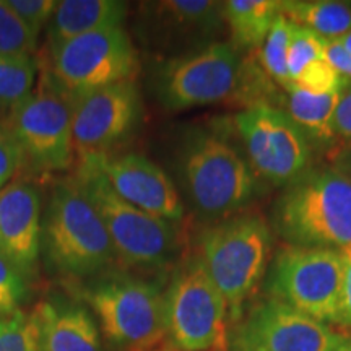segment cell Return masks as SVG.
<instances>
[{"instance_id": "6da1fadb", "label": "cell", "mask_w": 351, "mask_h": 351, "mask_svg": "<svg viewBox=\"0 0 351 351\" xmlns=\"http://www.w3.org/2000/svg\"><path fill=\"white\" fill-rule=\"evenodd\" d=\"M41 256L47 269L77 280L116 262L106 226L73 174L52 186L41 221Z\"/></svg>"}, {"instance_id": "7a4b0ae2", "label": "cell", "mask_w": 351, "mask_h": 351, "mask_svg": "<svg viewBox=\"0 0 351 351\" xmlns=\"http://www.w3.org/2000/svg\"><path fill=\"white\" fill-rule=\"evenodd\" d=\"M274 225L288 245H351V179L332 166L307 169L276 200Z\"/></svg>"}, {"instance_id": "3957f363", "label": "cell", "mask_w": 351, "mask_h": 351, "mask_svg": "<svg viewBox=\"0 0 351 351\" xmlns=\"http://www.w3.org/2000/svg\"><path fill=\"white\" fill-rule=\"evenodd\" d=\"M82 296L98 317L101 332L119 351H171L166 298L160 285L122 271L103 275Z\"/></svg>"}, {"instance_id": "277c9868", "label": "cell", "mask_w": 351, "mask_h": 351, "mask_svg": "<svg viewBox=\"0 0 351 351\" xmlns=\"http://www.w3.org/2000/svg\"><path fill=\"white\" fill-rule=\"evenodd\" d=\"M181 166L192 205L212 221L231 218L258 192L256 171L217 132H192L184 143Z\"/></svg>"}, {"instance_id": "5b68a950", "label": "cell", "mask_w": 351, "mask_h": 351, "mask_svg": "<svg viewBox=\"0 0 351 351\" xmlns=\"http://www.w3.org/2000/svg\"><path fill=\"white\" fill-rule=\"evenodd\" d=\"M73 178L103 219L116 261L130 269H160L178 247L174 223L153 217L114 192L91 158L77 160Z\"/></svg>"}, {"instance_id": "8992f818", "label": "cell", "mask_w": 351, "mask_h": 351, "mask_svg": "<svg viewBox=\"0 0 351 351\" xmlns=\"http://www.w3.org/2000/svg\"><path fill=\"white\" fill-rule=\"evenodd\" d=\"M271 251V231L252 215L208 226L199 238V256L228 304V320L243 317L244 302L261 280Z\"/></svg>"}, {"instance_id": "52a82bcc", "label": "cell", "mask_w": 351, "mask_h": 351, "mask_svg": "<svg viewBox=\"0 0 351 351\" xmlns=\"http://www.w3.org/2000/svg\"><path fill=\"white\" fill-rule=\"evenodd\" d=\"M73 104L46 69L32 93L8 108L3 124L23 153V165L39 174L64 173L75 163Z\"/></svg>"}, {"instance_id": "ba28073f", "label": "cell", "mask_w": 351, "mask_h": 351, "mask_svg": "<svg viewBox=\"0 0 351 351\" xmlns=\"http://www.w3.org/2000/svg\"><path fill=\"white\" fill-rule=\"evenodd\" d=\"M165 298L171 351L226 348L228 304L199 256L176 269Z\"/></svg>"}, {"instance_id": "9c48e42d", "label": "cell", "mask_w": 351, "mask_h": 351, "mask_svg": "<svg viewBox=\"0 0 351 351\" xmlns=\"http://www.w3.org/2000/svg\"><path fill=\"white\" fill-rule=\"evenodd\" d=\"M46 70L73 98L117 83L135 82L138 52L122 26L98 29L49 47Z\"/></svg>"}, {"instance_id": "30bf717a", "label": "cell", "mask_w": 351, "mask_h": 351, "mask_svg": "<svg viewBox=\"0 0 351 351\" xmlns=\"http://www.w3.org/2000/svg\"><path fill=\"white\" fill-rule=\"evenodd\" d=\"M243 78L238 47L217 41L166 59L155 73V90L166 109L182 111L231 98Z\"/></svg>"}, {"instance_id": "8fae6325", "label": "cell", "mask_w": 351, "mask_h": 351, "mask_svg": "<svg viewBox=\"0 0 351 351\" xmlns=\"http://www.w3.org/2000/svg\"><path fill=\"white\" fill-rule=\"evenodd\" d=\"M341 285L343 261L337 249L287 245L270 267L271 298L320 322L339 320Z\"/></svg>"}, {"instance_id": "7c38bea8", "label": "cell", "mask_w": 351, "mask_h": 351, "mask_svg": "<svg viewBox=\"0 0 351 351\" xmlns=\"http://www.w3.org/2000/svg\"><path fill=\"white\" fill-rule=\"evenodd\" d=\"M249 165L265 181L289 186L309 169L311 143L291 117L265 101L236 114Z\"/></svg>"}, {"instance_id": "4fadbf2b", "label": "cell", "mask_w": 351, "mask_h": 351, "mask_svg": "<svg viewBox=\"0 0 351 351\" xmlns=\"http://www.w3.org/2000/svg\"><path fill=\"white\" fill-rule=\"evenodd\" d=\"M348 340L280 300L257 302L230 333L231 351H335Z\"/></svg>"}, {"instance_id": "5bb4252c", "label": "cell", "mask_w": 351, "mask_h": 351, "mask_svg": "<svg viewBox=\"0 0 351 351\" xmlns=\"http://www.w3.org/2000/svg\"><path fill=\"white\" fill-rule=\"evenodd\" d=\"M142 99L135 82L117 83L75 98L73 150L77 160L111 155L138 125Z\"/></svg>"}, {"instance_id": "9a60e30c", "label": "cell", "mask_w": 351, "mask_h": 351, "mask_svg": "<svg viewBox=\"0 0 351 351\" xmlns=\"http://www.w3.org/2000/svg\"><path fill=\"white\" fill-rule=\"evenodd\" d=\"M117 195L153 217L178 223L184 208L169 176L137 153L90 156ZM85 160V158H83Z\"/></svg>"}, {"instance_id": "2e32d148", "label": "cell", "mask_w": 351, "mask_h": 351, "mask_svg": "<svg viewBox=\"0 0 351 351\" xmlns=\"http://www.w3.org/2000/svg\"><path fill=\"white\" fill-rule=\"evenodd\" d=\"M41 197L29 181L8 182L0 191V252L32 278L41 257Z\"/></svg>"}, {"instance_id": "e0dca14e", "label": "cell", "mask_w": 351, "mask_h": 351, "mask_svg": "<svg viewBox=\"0 0 351 351\" xmlns=\"http://www.w3.org/2000/svg\"><path fill=\"white\" fill-rule=\"evenodd\" d=\"M150 23L165 43L195 44V47L217 43L225 29L223 3L212 0H165L152 3Z\"/></svg>"}, {"instance_id": "ac0fdd59", "label": "cell", "mask_w": 351, "mask_h": 351, "mask_svg": "<svg viewBox=\"0 0 351 351\" xmlns=\"http://www.w3.org/2000/svg\"><path fill=\"white\" fill-rule=\"evenodd\" d=\"M34 311L41 328V351H103L99 328L83 306L46 300Z\"/></svg>"}, {"instance_id": "d6986e66", "label": "cell", "mask_w": 351, "mask_h": 351, "mask_svg": "<svg viewBox=\"0 0 351 351\" xmlns=\"http://www.w3.org/2000/svg\"><path fill=\"white\" fill-rule=\"evenodd\" d=\"M127 3L116 0H60L47 25V46L54 47L69 39L98 29L122 26Z\"/></svg>"}, {"instance_id": "ffe728a7", "label": "cell", "mask_w": 351, "mask_h": 351, "mask_svg": "<svg viewBox=\"0 0 351 351\" xmlns=\"http://www.w3.org/2000/svg\"><path fill=\"white\" fill-rule=\"evenodd\" d=\"M285 91L288 93L287 114L302 130L309 143L330 145L335 142L332 122L339 104L340 91L330 95H313L293 83L285 88Z\"/></svg>"}, {"instance_id": "44dd1931", "label": "cell", "mask_w": 351, "mask_h": 351, "mask_svg": "<svg viewBox=\"0 0 351 351\" xmlns=\"http://www.w3.org/2000/svg\"><path fill=\"white\" fill-rule=\"evenodd\" d=\"M280 15L324 39L351 32V3L337 0H280Z\"/></svg>"}, {"instance_id": "7402d4cb", "label": "cell", "mask_w": 351, "mask_h": 351, "mask_svg": "<svg viewBox=\"0 0 351 351\" xmlns=\"http://www.w3.org/2000/svg\"><path fill=\"white\" fill-rule=\"evenodd\" d=\"M280 15V0H230L223 2V16L236 47L262 46Z\"/></svg>"}, {"instance_id": "603a6c76", "label": "cell", "mask_w": 351, "mask_h": 351, "mask_svg": "<svg viewBox=\"0 0 351 351\" xmlns=\"http://www.w3.org/2000/svg\"><path fill=\"white\" fill-rule=\"evenodd\" d=\"M36 70L34 57L0 54V104L10 108L32 93Z\"/></svg>"}, {"instance_id": "cb8c5ba5", "label": "cell", "mask_w": 351, "mask_h": 351, "mask_svg": "<svg viewBox=\"0 0 351 351\" xmlns=\"http://www.w3.org/2000/svg\"><path fill=\"white\" fill-rule=\"evenodd\" d=\"M293 29L295 23L285 19L283 15H278L271 25L265 41L262 44V65L265 72L274 78V80L287 88L291 85V78L288 73V49L291 43Z\"/></svg>"}, {"instance_id": "d4e9b609", "label": "cell", "mask_w": 351, "mask_h": 351, "mask_svg": "<svg viewBox=\"0 0 351 351\" xmlns=\"http://www.w3.org/2000/svg\"><path fill=\"white\" fill-rule=\"evenodd\" d=\"M0 351H41L36 311L19 309L0 317Z\"/></svg>"}, {"instance_id": "484cf974", "label": "cell", "mask_w": 351, "mask_h": 351, "mask_svg": "<svg viewBox=\"0 0 351 351\" xmlns=\"http://www.w3.org/2000/svg\"><path fill=\"white\" fill-rule=\"evenodd\" d=\"M33 278L0 252V317L20 309L29 295Z\"/></svg>"}, {"instance_id": "4316f807", "label": "cell", "mask_w": 351, "mask_h": 351, "mask_svg": "<svg viewBox=\"0 0 351 351\" xmlns=\"http://www.w3.org/2000/svg\"><path fill=\"white\" fill-rule=\"evenodd\" d=\"M38 38L19 20V16L0 0V54L33 57Z\"/></svg>"}, {"instance_id": "83f0119b", "label": "cell", "mask_w": 351, "mask_h": 351, "mask_svg": "<svg viewBox=\"0 0 351 351\" xmlns=\"http://www.w3.org/2000/svg\"><path fill=\"white\" fill-rule=\"evenodd\" d=\"M322 36L311 32V29L295 25L287 60L288 73L291 82H295L298 75L311 62L322 59Z\"/></svg>"}, {"instance_id": "f1b7e54d", "label": "cell", "mask_w": 351, "mask_h": 351, "mask_svg": "<svg viewBox=\"0 0 351 351\" xmlns=\"http://www.w3.org/2000/svg\"><path fill=\"white\" fill-rule=\"evenodd\" d=\"M345 80L346 78L340 75L339 70L333 69L322 57L304 67L293 85L313 95H330L340 91L345 85Z\"/></svg>"}, {"instance_id": "f546056e", "label": "cell", "mask_w": 351, "mask_h": 351, "mask_svg": "<svg viewBox=\"0 0 351 351\" xmlns=\"http://www.w3.org/2000/svg\"><path fill=\"white\" fill-rule=\"evenodd\" d=\"M5 3L36 38L44 26L47 28L57 7L56 0H5Z\"/></svg>"}, {"instance_id": "4dcf8cb0", "label": "cell", "mask_w": 351, "mask_h": 351, "mask_svg": "<svg viewBox=\"0 0 351 351\" xmlns=\"http://www.w3.org/2000/svg\"><path fill=\"white\" fill-rule=\"evenodd\" d=\"M23 166V153L3 122H0V191Z\"/></svg>"}, {"instance_id": "1f68e13d", "label": "cell", "mask_w": 351, "mask_h": 351, "mask_svg": "<svg viewBox=\"0 0 351 351\" xmlns=\"http://www.w3.org/2000/svg\"><path fill=\"white\" fill-rule=\"evenodd\" d=\"M333 135L345 145H351V80L346 78L340 90L339 104L335 108L332 122Z\"/></svg>"}, {"instance_id": "d6a6232c", "label": "cell", "mask_w": 351, "mask_h": 351, "mask_svg": "<svg viewBox=\"0 0 351 351\" xmlns=\"http://www.w3.org/2000/svg\"><path fill=\"white\" fill-rule=\"evenodd\" d=\"M343 261V285H341L340 313L337 324L343 327H351V245L340 249Z\"/></svg>"}, {"instance_id": "836d02e7", "label": "cell", "mask_w": 351, "mask_h": 351, "mask_svg": "<svg viewBox=\"0 0 351 351\" xmlns=\"http://www.w3.org/2000/svg\"><path fill=\"white\" fill-rule=\"evenodd\" d=\"M322 57L332 65L333 69L339 70L340 75L351 80V54H348L343 47L332 39H324L322 43Z\"/></svg>"}, {"instance_id": "e575fe53", "label": "cell", "mask_w": 351, "mask_h": 351, "mask_svg": "<svg viewBox=\"0 0 351 351\" xmlns=\"http://www.w3.org/2000/svg\"><path fill=\"white\" fill-rule=\"evenodd\" d=\"M332 168L339 169L346 178L351 179V145H343L332 156Z\"/></svg>"}, {"instance_id": "d590c367", "label": "cell", "mask_w": 351, "mask_h": 351, "mask_svg": "<svg viewBox=\"0 0 351 351\" xmlns=\"http://www.w3.org/2000/svg\"><path fill=\"white\" fill-rule=\"evenodd\" d=\"M332 41H335L340 47H343V49L348 52V54H351V32L345 33L343 36H340L337 39H332Z\"/></svg>"}, {"instance_id": "8d00e7d4", "label": "cell", "mask_w": 351, "mask_h": 351, "mask_svg": "<svg viewBox=\"0 0 351 351\" xmlns=\"http://www.w3.org/2000/svg\"><path fill=\"white\" fill-rule=\"evenodd\" d=\"M335 351H351V340H350V339L346 340L345 343H343V345H340L339 348H337Z\"/></svg>"}, {"instance_id": "74e56055", "label": "cell", "mask_w": 351, "mask_h": 351, "mask_svg": "<svg viewBox=\"0 0 351 351\" xmlns=\"http://www.w3.org/2000/svg\"><path fill=\"white\" fill-rule=\"evenodd\" d=\"M0 108H3L2 104H0ZM0 122H3V119H2V114H0Z\"/></svg>"}]
</instances>
